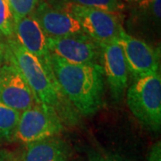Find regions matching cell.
<instances>
[{"label": "cell", "instance_id": "cell-1", "mask_svg": "<svg viewBox=\"0 0 161 161\" xmlns=\"http://www.w3.org/2000/svg\"><path fill=\"white\" fill-rule=\"evenodd\" d=\"M48 64L59 89L78 113L92 115L101 108L105 86L100 64H75L50 53Z\"/></svg>", "mask_w": 161, "mask_h": 161}, {"label": "cell", "instance_id": "cell-2", "mask_svg": "<svg viewBox=\"0 0 161 161\" xmlns=\"http://www.w3.org/2000/svg\"><path fill=\"white\" fill-rule=\"evenodd\" d=\"M6 47V62L13 64L22 75L40 103L55 110L61 120L70 115L68 100L58 87L52 73L48 58L46 64L23 47L12 36L8 38Z\"/></svg>", "mask_w": 161, "mask_h": 161}, {"label": "cell", "instance_id": "cell-3", "mask_svg": "<svg viewBox=\"0 0 161 161\" xmlns=\"http://www.w3.org/2000/svg\"><path fill=\"white\" fill-rule=\"evenodd\" d=\"M127 105L140 124L151 132L161 127L160 73L133 78L127 91Z\"/></svg>", "mask_w": 161, "mask_h": 161}, {"label": "cell", "instance_id": "cell-4", "mask_svg": "<svg viewBox=\"0 0 161 161\" xmlns=\"http://www.w3.org/2000/svg\"><path fill=\"white\" fill-rule=\"evenodd\" d=\"M56 7L71 14L79 23L83 32L101 46L116 41L124 29L118 13L70 3L61 4Z\"/></svg>", "mask_w": 161, "mask_h": 161}, {"label": "cell", "instance_id": "cell-5", "mask_svg": "<svg viewBox=\"0 0 161 161\" xmlns=\"http://www.w3.org/2000/svg\"><path fill=\"white\" fill-rule=\"evenodd\" d=\"M63 129V121L55 110L37 103L21 113L13 140L28 144L57 136Z\"/></svg>", "mask_w": 161, "mask_h": 161}, {"label": "cell", "instance_id": "cell-6", "mask_svg": "<svg viewBox=\"0 0 161 161\" xmlns=\"http://www.w3.org/2000/svg\"><path fill=\"white\" fill-rule=\"evenodd\" d=\"M50 54L71 64H99L102 60V47L85 33L47 38Z\"/></svg>", "mask_w": 161, "mask_h": 161}, {"label": "cell", "instance_id": "cell-7", "mask_svg": "<svg viewBox=\"0 0 161 161\" xmlns=\"http://www.w3.org/2000/svg\"><path fill=\"white\" fill-rule=\"evenodd\" d=\"M116 42L121 47L129 73L133 78L159 72V50L144 40L121 31Z\"/></svg>", "mask_w": 161, "mask_h": 161}, {"label": "cell", "instance_id": "cell-8", "mask_svg": "<svg viewBox=\"0 0 161 161\" xmlns=\"http://www.w3.org/2000/svg\"><path fill=\"white\" fill-rule=\"evenodd\" d=\"M0 102L20 113L40 103L19 71L6 61L0 68Z\"/></svg>", "mask_w": 161, "mask_h": 161}, {"label": "cell", "instance_id": "cell-9", "mask_svg": "<svg viewBox=\"0 0 161 161\" xmlns=\"http://www.w3.org/2000/svg\"><path fill=\"white\" fill-rule=\"evenodd\" d=\"M31 15L40 24L47 38H59L84 33L79 23L71 14L42 0Z\"/></svg>", "mask_w": 161, "mask_h": 161}, {"label": "cell", "instance_id": "cell-10", "mask_svg": "<svg viewBox=\"0 0 161 161\" xmlns=\"http://www.w3.org/2000/svg\"><path fill=\"white\" fill-rule=\"evenodd\" d=\"M102 68L113 99L118 102L123 98L128 85L129 70L123 50L115 41L102 45Z\"/></svg>", "mask_w": 161, "mask_h": 161}, {"label": "cell", "instance_id": "cell-11", "mask_svg": "<svg viewBox=\"0 0 161 161\" xmlns=\"http://www.w3.org/2000/svg\"><path fill=\"white\" fill-rule=\"evenodd\" d=\"M14 37L32 55L46 64L49 51L47 47V36L35 18L30 14L14 22Z\"/></svg>", "mask_w": 161, "mask_h": 161}, {"label": "cell", "instance_id": "cell-12", "mask_svg": "<svg viewBox=\"0 0 161 161\" xmlns=\"http://www.w3.org/2000/svg\"><path fill=\"white\" fill-rule=\"evenodd\" d=\"M70 148L63 139L53 136L25 144L21 161H67Z\"/></svg>", "mask_w": 161, "mask_h": 161}, {"label": "cell", "instance_id": "cell-13", "mask_svg": "<svg viewBox=\"0 0 161 161\" xmlns=\"http://www.w3.org/2000/svg\"><path fill=\"white\" fill-rule=\"evenodd\" d=\"M21 113L0 102V140H13Z\"/></svg>", "mask_w": 161, "mask_h": 161}, {"label": "cell", "instance_id": "cell-14", "mask_svg": "<svg viewBox=\"0 0 161 161\" xmlns=\"http://www.w3.org/2000/svg\"><path fill=\"white\" fill-rule=\"evenodd\" d=\"M47 2L53 6H58L61 4L70 3V4L79 5L81 6L101 9L105 11L114 12V13H118L120 10H122L123 7V5H121L118 0H48Z\"/></svg>", "mask_w": 161, "mask_h": 161}, {"label": "cell", "instance_id": "cell-15", "mask_svg": "<svg viewBox=\"0 0 161 161\" xmlns=\"http://www.w3.org/2000/svg\"><path fill=\"white\" fill-rule=\"evenodd\" d=\"M42 0H8L14 22L30 15Z\"/></svg>", "mask_w": 161, "mask_h": 161}, {"label": "cell", "instance_id": "cell-16", "mask_svg": "<svg viewBox=\"0 0 161 161\" xmlns=\"http://www.w3.org/2000/svg\"><path fill=\"white\" fill-rule=\"evenodd\" d=\"M14 20L8 0H0V32L7 38L14 36Z\"/></svg>", "mask_w": 161, "mask_h": 161}, {"label": "cell", "instance_id": "cell-17", "mask_svg": "<svg viewBox=\"0 0 161 161\" xmlns=\"http://www.w3.org/2000/svg\"><path fill=\"white\" fill-rule=\"evenodd\" d=\"M88 161H127L125 158H123L122 157L116 155H101V154H98V155L92 156Z\"/></svg>", "mask_w": 161, "mask_h": 161}, {"label": "cell", "instance_id": "cell-18", "mask_svg": "<svg viewBox=\"0 0 161 161\" xmlns=\"http://www.w3.org/2000/svg\"><path fill=\"white\" fill-rule=\"evenodd\" d=\"M149 161H161L160 142H157L151 147L149 154Z\"/></svg>", "mask_w": 161, "mask_h": 161}, {"label": "cell", "instance_id": "cell-19", "mask_svg": "<svg viewBox=\"0 0 161 161\" xmlns=\"http://www.w3.org/2000/svg\"><path fill=\"white\" fill-rule=\"evenodd\" d=\"M157 0H137L132 6L133 8H142L150 6L152 3H154Z\"/></svg>", "mask_w": 161, "mask_h": 161}, {"label": "cell", "instance_id": "cell-20", "mask_svg": "<svg viewBox=\"0 0 161 161\" xmlns=\"http://www.w3.org/2000/svg\"><path fill=\"white\" fill-rule=\"evenodd\" d=\"M5 60H6V47L5 44L0 42V68L3 65Z\"/></svg>", "mask_w": 161, "mask_h": 161}, {"label": "cell", "instance_id": "cell-21", "mask_svg": "<svg viewBox=\"0 0 161 161\" xmlns=\"http://www.w3.org/2000/svg\"><path fill=\"white\" fill-rule=\"evenodd\" d=\"M120 2L121 5H124V4H127V5H130V6H132L137 0H118Z\"/></svg>", "mask_w": 161, "mask_h": 161}, {"label": "cell", "instance_id": "cell-22", "mask_svg": "<svg viewBox=\"0 0 161 161\" xmlns=\"http://www.w3.org/2000/svg\"><path fill=\"white\" fill-rule=\"evenodd\" d=\"M10 158L6 153H0V161H10Z\"/></svg>", "mask_w": 161, "mask_h": 161}, {"label": "cell", "instance_id": "cell-23", "mask_svg": "<svg viewBox=\"0 0 161 161\" xmlns=\"http://www.w3.org/2000/svg\"><path fill=\"white\" fill-rule=\"evenodd\" d=\"M10 161H21V158H13L10 159Z\"/></svg>", "mask_w": 161, "mask_h": 161}, {"label": "cell", "instance_id": "cell-24", "mask_svg": "<svg viewBox=\"0 0 161 161\" xmlns=\"http://www.w3.org/2000/svg\"><path fill=\"white\" fill-rule=\"evenodd\" d=\"M1 39H2V33L0 32V42H1Z\"/></svg>", "mask_w": 161, "mask_h": 161}]
</instances>
